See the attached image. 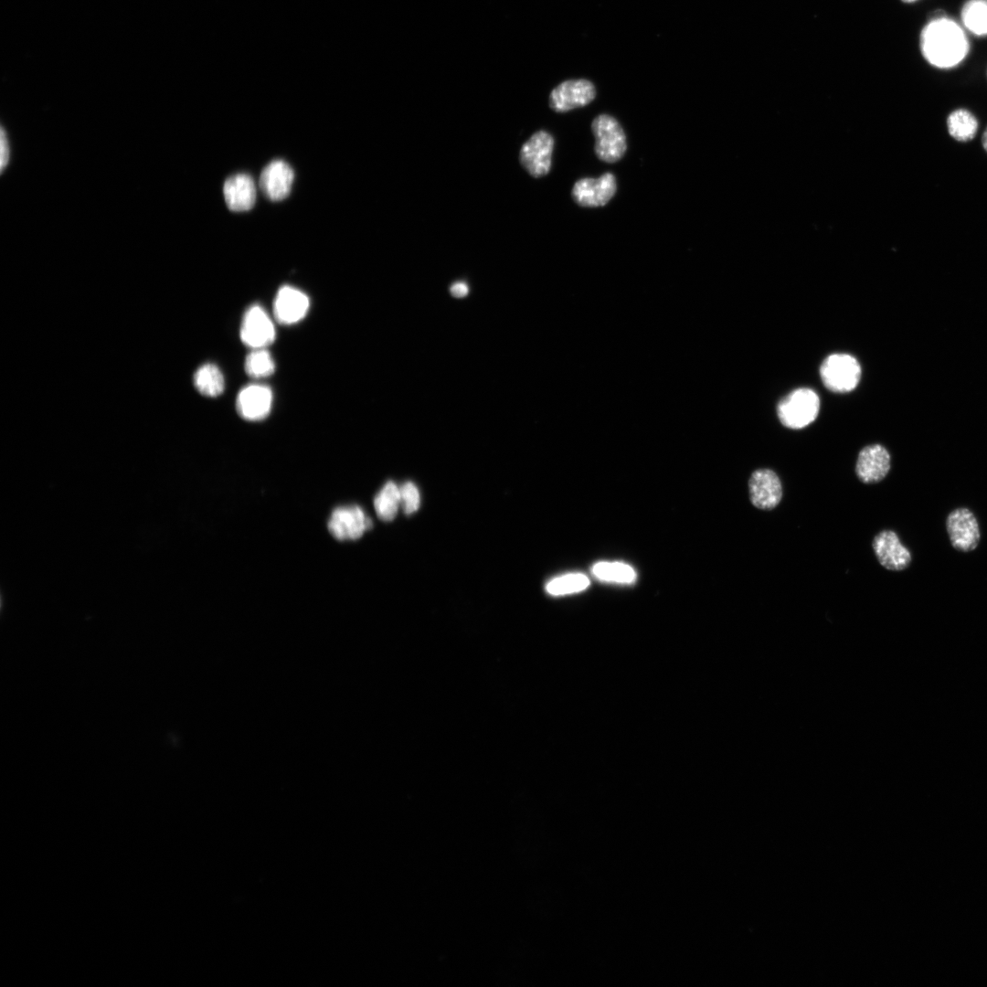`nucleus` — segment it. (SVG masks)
Wrapping results in <instances>:
<instances>
[{"label": "nucleus", "instance_id": "16", "mask_svg": "<svg viewBox=\"0 0 987 987\" xmlns=\"http://www.w3.org/2000/svg\"><path fill=\"white\" fill-rule=\"evenodd\" d=\"M309 305V298L302 291L287 285L282 286L274 300V317L282 324H295L306 315Z\"/></svg>", "mask_w": 987, "mask_h": 987}, {"label": "nucleus", "instance_id": "6", "mask_svg": "<svg viewBox=\"0 0 987 987\" xmlns=\"http://www.w3.org/2000/svg\"><path fill=\"white\" fill-rule=\"evenodd\" d=\"M596 94V88L590 80H567L551 90L549 107L556 112H567L589 104Z\"/></svg>", "mask_w": 987, "mask_h": 987}, {"label": "nucleus", "instance_id": "7", "mask_svg": "<svg viewBox=\"0 0 987 987\" xmlns=\"http://www.w3.org/2000/svg\"><path fill=\"white\" fill-rule=\"evenodd\" d=\"M616 191V177L612 173L607 172L598 178L584 177L577 180L572 186L571 196L579 207H598L609 203Z\"/></svg>", "mask_w": 987, "mask_h": 987}, {"label": "nucleus", "instance_id": "13", "mask_svg": "<svg viewBox=\"0 0 987 987\" xmlns=\"http://www.w3.org/2000/svg\"><path fill=\"white\" fill-rule=\"evenodd\" d=\"M891 467L888 451L880 444H872L863 448L857 457L855 473L865 483L882 481Z\"/></svg>", "mask_w": 987, "mask_h": 987}, {"label": "nucleus", "instance_id": "1", "mask_svg": "<svg viewBox=\"0 0 987 987\" xmlns=\"http://www.w3.org/2000/svg\"><path fill=\"white\" fill-rule=\"evenodd\" d=\"M920 49L925 59L932 66L950 69L964 59L969 52V42L955 21L942 16L931 19L924 27L920 35Z\"/></svg>", "mask_w": 987, "mask_h": 987}, {"label": "nucleus", "instance_id": "28", "mask_svg": "<svg viewBox=\"0 0 987 987\" xmlns=\"http://www.w3.org/2000/svg\"><path fill=\"white\" fill-rule=\"evenodd\" d=\"M982 145H983L984 149L987 151V129L985 130V132L983 133V136H982Z\"/></svg>", "mask_w": 987, "mask_h": 987}, {"label": "nucleus", "instance_id": "24", "mask_svg": "<svg viewBox=\"0 0 987 987\" xmlns=\"http://www.w3.org/2000/svg\"><path fill=\"white\" fill-rule=\"evenodd\" d=\"M589 584V578L579 573L567 574L550 580L547 591L554 596L566 595L585 589Z\"/></svg>", "mask_w": 987, "mask_h": 987}, {"label": "nucleus", "instance_id": "17", "mask_svg": "<svg viewBox=\"0 0 987 987\" xmlns=\"http://www.w3.org/2000/svg\"><path fill=\"white\" fill-rule=\"evenodd\" d=\"M223 194L230 210L235 212L249 210L256 200L254 181L246 174L234 175L226 180Z\"/></svg>", "mask_w": 987, "mask_h": 987}, {"label": "nucleus", "instance_id": "10", "mask_svg": "<svg viewBox=\"0 0 987 987\" xmlns=\"http://www.w3.org/2000/svg\"><path fill=\"white\" fill-rule=\"evenodd\" d=\"M275 338V330L267 313L260 305L247 309L240 326V339L253 349L264 348Z\"/></svg>", "mask_w": 987, "mask_h": 987}, {"label": "nucleus", "instance_id": "22", "mask_svg": "<svg viewBox=\"0 0 987 987\" xmlns=\"http://www.w3.org/2000/svg\"><path fill=\"white\" fill-rule=\"evenodd\" d=\"M591 571L601 580L617 583H631L636 577L631 566L621 562H599L592 567Z\"/></svg>", "mask_w": 987, "mask_h": 987}, {"label": "nucleus", "instance_id": "21", "mask_svg": "<svg viewBox=\"0 0 987 987\" xmlns=\"http://www.w3.org/2000/svg\"><path fill=\"white\" fill-rule=\"evenodd\" d=\"M963 25L976 36L987 35V0H970L960 13Z\"/></svg>", "mask_w": 987, "mask_h": 987}, {"label": "nucleus", "instance_id": "29", "mask_svg": "<svg viewBox=\"0 0 987 987\" xmlns=\"http://www.w3.org/2000/svg\"><path fill=\"white\" fill-rule=\"evenodd\" d=\"M902 1H903V2H906V3H910V2H914V1H916V0H902Z\"/></svg>", "mask_w": 987, "mask_h": 987}, {"label": "nucleus", "instance_id": "9", "mask_svg": "<svg viewBox=\"0 0 987 987\" xmlns=\"http://www.w3.org/2000/svg\"><path fill=\"white\" fill-rule=\"evenodd\" d=\"M371 526V520L358 505L334 509L327 524L331 535L341 541L358 539Z\"/></svg>", "mask_w": 987, "mask_h": 987}, {"label": "nucleus", "instance_id": "20", "mask_svg": "<svg viewBox=\"0 0 987 987\" xmlns=\"http://www.w3.org/2000/svg\"><path fill=\"white\" fill-rule=\"evenodd\" d=\"M400 506L399 487L393 482H387L374 499V507L377 516L384 521H391Z\"/></svg>", "mask_w": 987, "mask_h": 987}, {"label": "nucleus", "instance_id": "27", "mask_svg": "<svg viewBox=\"0 0 987 987\" xmlns=\"http://www.w3.org/2000/svg\"><path fill=\"white\" fill-rule=\"evenodd\" d=\"M451 293L456 298H462L468 292V287L462 282H456L451 287Z\"/></svg>", "mask_w": 987, "mask_h": 987}, {"label": "nucleus", "instance_id": "12", "mask_svg": "<svg viewBox=\"0 0 987 987\" xmlns=\"http://www.w3.org/2000/svg\"><path fill=\"white\" fill-rule=\"evenodd\" d=\"M873 549L882 567L888 570L906 569L911 563V553L892 530H883L873 539Z\"/></svg>", "mask_w": 987, "mask_h": 987}, {"label": "nucleus", "instance_id": "15", "mask_svg": "<svg viewBox=\"0 0 987 987\" xmlns=\"http://www.w3.org/2000/svg\"><path fill=\"white\" fill-rule=\"evenodd\" d=\"M293 178V170L286 162L274 160L262 170L260 187L269 199L280 201L290 194Z\"/></svg>", "mask_w": 987, "mask_h": 987}, {"label": "nucleus", "instance_id": "18", "mask_svg": "<svg viewBox=\"0 0 987 987\" xmlns=\"http://www.w3.org/2000/svg\"><path fill=\"white\" fill-rule=\"evenodd\" d=\"M194 385L199 393L207 397L220 395L225 387L221 371L213 364H205L196 371Z\"/></svg>", "mask_w": 987, "mask_h": 987}, {"label": "nucleus", "instance_id": "26", "mask_svg": "<svg viewBox=\"0 0 987 987\" xmlns=\"http://www.w3.org/2000/svg\"><path fill=\"white\" fill-rule=\"evenodd\" d=\"M0 138H1L0 139V149H1L0 150V154H1V155H0V168H1V171H3L5 168V166L7 165L8 162H9V155H10V148H9V142H8L7 133H5V131L3 128L1 129V136H0Z\"/></svg>", "mask_w": 987, "mask_h": 987}, {"label": "nucleus", "instance_id": "3", "mask_svg": "<svg viewBox=\"0 0 987 987\" xmlns=\"http://www.w3.org/2000/svg\"><path fill=\"white\" fill-rule=\"evenodd\" d=\"M820 400L810 388H798L785 397L778 405L780 422L787 428L798 430L811 424L817 417Z\"/></svg>", "mask_w": 987, "mask_h": 987}, {"label": "nucleus", "instance_id": "25", "mask_svg": "<svg viewBox=\"0 0 987 987\" xmlns=\"http://www.w3.org/2000/svg\"><path fill=\"white\" fill-rule=\"evenodd\" d=\"M400 506L407 515H410L419 509L420 496L418 488L411 482H407L399 487Z\"/></svg>", "mask_w": 987, "mask_h": 987}, {"label": "nucleus", "instance_id": "5", "mask_svg": "<svg viewBox=\"0 0 987 987\" xmlns=\"http://www.w3.org/2000/svg\"><path fill=\"white\" fill-rule=\"evenodd\" d=\"M554 144L553 136L548 132L540 130L533 133L522 145L519 161L531 176L541 177L549 173Z\"/></svg>", "mask_w": 987, "mask_h": 987}, {"label": "nucleus", "instance_id": "11", "mask_svg": "<svg viewBox=\"0 0 987 987\" xmlns=\"http://www.w3.org/2000/svg\"><path fill=\"white\" fill-rule=\"evenodd\" d=\"M751 504L761 510L775 508L782 498V486L779 476L770 469L754 471L748 480Z\"/></svg>", "mask_w": 987, "mask_h": 987}, {"label": "nucleus", "instance_id": "4", "mask_svg": "<svg viewBox=\"0 0 987 987\" xmlns=\"http://www.w3.org/2000/svg\"><path fill=\"white\" fill-rule=\"evenodd\" d=\"M820 375L828 389L836 393H846L857 386L861 377V366L858 361L848 354H833L822 362Z\"/></svg>", "mask_w": 987, "mask_h": 987}, {"label": "nucleus", "instance_id": "8", "mask_svg": "<svg viewBox=\"0 0 987 987\" xmlns=\"http://www.w3.org/2000/svg\"><path fill=\"white\" fill-rule=\"evenodd\" d=\"M946 528L952 547L962 552L974 550L981 533L977 518L965 507L951 511L946 519Z\"/></svg>", "mask_w": 987, "mask_h": 987}, {"label": "nucleus", "instance_id": "23", "mask_svg": "<svg viewBox=\"0 0 987 987\" xmlns=\"http://www.w3.org/2000/svg\"><path fill=\"white\" fill-rule=\"evenodd\" d=\"M274 362L271 354L264 348L253 349L245 359V371L253 378L271 376L274 371Z\"/></svg>", "mask_w": 987, "mask_h": 987}, {"label": "nucleus", "instance_id": "19", "mask_svg": "<svg viewBox=\"0 0 987 987\" xmlns=\"http://www.w3.org/2000/svg\"><path fill=\"white\" fill-rule=\"evenodd\" d=\"M949 133L955 140L965 142L972 139L978 129V122L974 115L967 110L960 109L952 111L947 120Z\"/></svg>", "mask_w": 987, "mask_h": 987}, {"label": "nucleus", "instance_id": "2", "mask_svg": "<svg viewBox=\"0 0 987 987\" xmlns=\"http://www.w3.org/2000/svg\"><path fill=\"white\" fill-rule=\"evenodd\" d=\"M591 131L595 138L594 152L600 160L612 164L623 157L627 151L626 134L616 118L606 113L598 115L591 122Z\"/></svg>", "mask_w": 987, "mask_h": 987}, {"label": "nucleus", "instance_id": "14", "mask_svg": "<svg viewBox=\"0 0 987 987\" xmlns=\"http://www.w3.org/2000/svg\"><path fill=\"white\" fill-rule=\"evenodd\" d=\"M271 402L272 392L269 387L251 384L243 387L238 394L236 409L241 418L256 421L269 415Z\"/></svg>", "mask_w": 987, "mask_h": 987}]
</instances>
